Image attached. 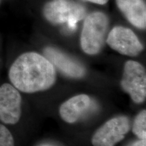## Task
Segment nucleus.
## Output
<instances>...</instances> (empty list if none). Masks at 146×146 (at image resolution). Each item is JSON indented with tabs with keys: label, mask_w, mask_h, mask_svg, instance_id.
<instances>
[{
	"label": "nucleus",
	"mask_w": 146,
	"mask_h": 146,
	"mask_svg": "<svg viewBox=\"0 0 146 146\" xmlns=\"http://www.w3.org/2000/svg\"><path fill=\"white\" fill-rule=\"evenodd\" d=\"M126 19L136 28L145 29L146 5L144 0H115Z\"/></svg>",
	"instance_id": "obj_10"
},
{
	"label": "nucleus",
	"mask_w": 146,
	"mask_h": 146,
	"mask_svg": "<svg viewBox=\"0 0 146 146\" xmlns=\"http://www.w3.org/2000/svg\"><path fill=\"white\" fill-rule=\"evenodd\" d=\"M83 1H87V2H91L93 3H96L98 5H105L108 2L109 0H83Z\"/></svg>",
	"instance_id": "obj_14"
},
{
	"label": "nucleus",
	"mask_w": 146,
	"mask_h": 146,
	"mask_svg": "<svg viewBox=\"0 0 146 146\" xmlns=\"http://www.w3.org/2000/svg\"><path fill=\"white\" fill-rule=\"evenodd\" d=\"M132 131L139 139H146V110H143L137 115L133 123Z\"/></svg>",
	"instance_id": "obj_11"
},
{
	"label": "nucleus",
	"mask_w": 146,
	"mask_h": 146,
	"mask_svg": "<svg viewBox=\"0 0 146 146\" xmlns=\"http://www.w3.org/2000/svg\"><path fill=\"white\" fill-rule=\"evenodd\" d=\"M0 146H16L15 139L7 126L0 123Z\"/></svg>",
	"instance_id": "obj_12"
},
{
	"label": "nucleus",
	"mask_w": 146,
	"mask_h": 146,
	"mask_svg": "<svg viewBox=\"0 0 146 146\" xmlns=\"http://www.w3.org/2000/svg\"><path fill=\"white\" fill-rule=\"evenodd\" d=\"M92 104L91 98L87 94H79L66 100L60 106V116L69 124L77 122L89 110Z\"/></svg>",
	"instance_id": "obj_9"
},
{
	"label": "nucleus",
	"mask_w": 146,
	"mask_h": 146,
	"mask_svg": "<svg viewBox=\"0 0 146 146\" xmlns=\"http://www.w3.org/2000/svg\"><path fill=\"white\" fill-rule=\"evenodd\" d=\"M23 114L21 93L10 83L0 85V123L5 126L16 125Z\"/></svg>",
	"instance_id": "obj_5"
},
{
	"label": "nucleus",
	"mask_w": 146,
	"mask_h": 146,
	"mask_svg": "<svg viewBox=\"0 0 146 146\" xmlns=\"http://www.w3.org/2000/svg\"><path fill=\"white\" fill-rule=\"evenodd\" d=\"M131 123L126 116H118L108 120L97 130L91 138L94 146H115L129 132Z\"/></svg>",
	"instance_id": "obj_6"
},
{
	"label": "nucleus",
	"mask_w": 146,
	"mask_h": 146,
	"mask_svg": "<svg viewBox=\"0 0 146 146\" xmlns=\"http://www.w3.org/2000/svg\"><path fill=\"white\" fill-rule=\"evenodd\" d=\"M110 21L106 14L94 12L85 18L80 43L82 50L90 56L98 54L104 46L108 34Z\"/></svg>",
	"instance_id": "obj_2"
},
{
	"label": "nucleus",
	"mask_w": 146,
	"mask_h": 146,
	"mask_svg": "<svg viewBox=\"0 0 146 146\" xmlns=\"http://www.w3.org/2000/svg\"><path fill=\"white\" fill-rule=\"evenodd\" d=\"M106 43L110 48L124 56L135 57L143 50L137 36L127 27L116 26L108 34Z\"/></svg>",
	"instance_id": "obj_7"
},
{
	"label": "nucleus",
	"mask_w": 146,
	"mask_h": 146,
	"mask_svg": "<svg viewBox=\"0 0 146 146\" xmlns=\"http://www.w3.org/2000/svg\"><path fill=\"white\" fill-rule=\"evenodd\" d=\"M9 83L23 94H35L52 88L56 82V68L49 60L35 52L18 56L8 72Z\"/></svg>",
	"instance_id": "obj_1"
},
{
	"label": "nucleus",
	"mask_w": 146,
	"mask_h": 146,
	"mask_svg": "<svg viewBox=\"0 0 146 146\" xmlns=\"http://www.w3.org/2000/svg\"><path fill=\"white\" fill-rule=\"evenodd\" d=\"M43 15L53 25L67 24L71 29L86 15L83 6L72 0H51L43 8Z\"/></svg>",
	"instance_id": "obj_3"
},
{
	"label": "nucleus",
	"mask_w": 146,
	"mask_h": 146,
	"mask_svg": "<svg viewBox=\"0 0 146 146\" xmlns=\"http://www.w3.org/2000/svg\"><path fill=\"white\" fill-rule=\"evenodd\" d=\"M45 57L49 60L65 76L71 78H81L86 74L85 68L77 60L73 59L58 49L47 47L43 51Z\"/></svg>",
	"instance_id": "obj_8"
},
{
	"label": "nucleus",
	"mask_w": 146,
	"mask_h": 146,
	"mask_svg": "<svg viewBox=\"0 0 146 146\" xmlns=\"http://www.w3.org/2000/svg\"><path fill=\"white\" fill-rule=\"evenodd\" d=\"M120 86L135 104L143 103L146 98V72L141 64L128 60L124 66Z\"/></svg>",
	"instance_id": "obj_4"
},
{
	"label": "nucleus",
	"mask_w": 146,
	"mask_h": 146,
	"mask_svg": "<svg viewBox=\"0 0 146 146\" xmlns=\"http://www.w3.org/2000/svg\"><path fill=\"white\" fill-rule=\"evenodd\" d=\"M127 146H146V139H139Z\"/></svg>",
	"instance_id": "obj_13"
}]
</instances>
